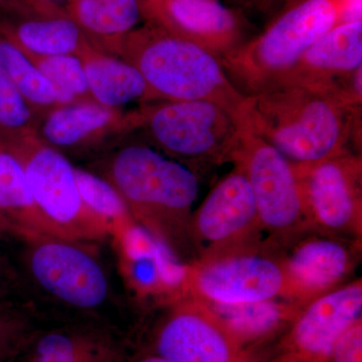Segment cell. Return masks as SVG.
I'll use <instances>...</instances> for the list:
<instances>
[{"instance_id": "6da1fadb", "label": "cell", "mask_w": 362, "mask_h": 362, "mask_svg": "<svg viewBox=\"0 0 362 362\" xmlns=\"http://www.w3.org/2000/svg\"><path fill=\"white\" fill-rule=\"evenodd\" d=\"M361 106L339 88L292 83L247 97L244 122L299 168L351 151L361 138Z\"/></svg>"}, {"instance_id": "7a4b0ae2", "label": "cell", "mask_w": 362, "mask_h": 362, "mask_svg": "<svg viewBox=\"0 0 362 362\" xmlns=\"http://www.w3.org/2000/svg\"><path fill=\"white\" fill-rule=\"evenodd\" d=\"M281 6L263 32L220 58L244 96L271 89L326 33L362 20V0H285Z\"/></svg>"}, {"instance_id": "3957f363", "label": "cell", "mask_w": 362, "mask_h": 362, "mask_svg": "<svg viewBox=\"0 0 362 362\" xmlns=\"http://www.w3.org/2000/svg\"><path fill=\"white\" fill-rule=\"evenodd\" d=\"M117 57L141 74L153 101L214 102L244 122L247 97L201 45L144 21L123 37Z\"/></svg>"}, {"instance_id": "277c9868", "label": "cell", "mask_w": 362, "mask_h": 362, "mask_svg": "<svg viewBox=\"0 0 362 362\" xmlns=\"http://www.w3.org/2000/svg\"><path fill=\"white\" fill-rule=\"evenodd\" d=\"M135 221L173 252L199 194L192 169L141 142L121 145L103 169Z\"/></svg>"}, {"instance_id": "5b68a950", "label": "cell", "mask_w": 362, "mask_h": 362, "mask_svg": "<svg viewBox=\"0 0 362 362\" xmlns=\"http://www.w3.org/2000/svg\"><path fill=\"white\" fill-rule=\"evenodd\" d=\"M134 112L131 136L178 160H230L244 129L238 117L204 100L152 101Z\"/></svg>"}, {"instance_id": "8992f818", "label": "cell", "mask_w": 362, "mask_h": 362, "mask_svg": "<svg viewBox=\"0 0 362 362\" xmlns=\"http://www.w3.org/2000/svg\"><path fill=\"white\" fill-rule=\"evenodd\" d=\"M1 148L18 159L37 206L71 240L99 242L113 235L111 223L86 206L78 192L75 168L66 156L37 136Z\"/></svg>"}, {"instance_id": "52a82bcc", "label": "cell", "mask_w": 362, "mask_h": 362, "mask_svg": "<svg viewBox=\"0 0 362 362\" xmlns=\"http://www.w3.org/2000/svg\"><path fill=\"white\" fill-rule=\"evenodd\" d=\"M18 239L25 244L30 276L49 296L78 309L98 308L107 301L106 272L86 242L42 235Z\"/></svg>"}, {"instance_id": "ba28073f", "label": "cell", "mask_w": 362, "mask_h": 362, "mask_svg": "<svg viewBox=\"0 0 362 362\" xmlns=\"http://www.w3.org/2000/svg\"><path fill=\"white\" fill-rule=\"evenodd\" d=\"M230 160L249 181L259 225L283 232L301 223L304 204L296 170L281 152L244 124Z\"/></svg>"}, {"instance_id": "9c48e42d", "label": "cell", "mask_w": 362, "mask_h": 362, "mask_svg": "<svg viewBox=\"0 0 362 362\" xmlns=\"http://www.w3.org/2000/svg\"><path fill=\"white\" fill-rule=\"evenodd\" d=\"M295 170L305 218L335 232L358 230L362 206L361 156L347 151Z\"/></svg>"}, {"instance_id": "30bf717a", "label": "cell", "mask_w": 362, "mask_h": 362, "mask_svg": "<svg viewBox=\"0 0 362 362\" xmlns=\"http://www.w3.org/2000/svg\"><path fill=\"white\" fill-rule=\"evenodd\" d=\"M362 318L361 281L307 304L269 362H329L335 342Z\"/></svg>"}, {"instance_id": "8fae6325", "label": "cell", "mask_w": 362, "mask_h": 362, "mask_svg": "<svg viewBox=\"0 0 362 362\" xmlns=\"http://www.w3.org/2000/svg\"><path fill=\"white\" fill-rule=\"evenodd\" d=\"M144 21L221 58L246 42L249 23L239 7L218 0H140Z\"/></svg>"}, {"instance_id": "7c38bea8", "label": "cell", "mask_w": 362, "mask_h": 362, "mask_svg": "<svg viewBox=\"0 0 362 362\" xmlns=\"http://www.w3.org/2000/svg\"><path fill=\"white\" fill-rule=\"evenodd\" d=\"M134 110L112 109L85 101L57 107L40 121L37 139L68 156L80 157L113 148L134 129Z\"/></svg>"}, {"instance_id": "4fadbf2b", "label": "cell", "mask_w": 362, "mask_h": 362, "mask_svg": "<svg viewBox=\"0 0 362 362\" xmlns=\"http://www.w3.org/2000/svg\"><path fill=\"white\" fill-rule=\"evenodd\" d=\"M192 284L206 303L238 305L284 296L283 266L258 255L235 254L207 259L192 273Z\"/></svg>"}, {"instance_id": "5bb4252c", "label": "cell", "mask_w": 362, "mask_h": 362, "mask_svg": "<svg viewBox=\"0 0 362 362\" xmlns=\"http://www.w3.org/2000/svg\"><path fill=\"white\" fill-rule=\"evenodd\" d=\"M159 356L175 362H232L243 346L202 300L180 305L157 339Z\"/></svg>"}, {"instance_id": "9a60e30c", "label": "cell", "mask_w": 362, "mask_h": 362, "mask_svg": "<svg viewBox=\"0 0 362 362\" xmlns=\"http://www.w3.org/2000/svg\"><path fill=\"white\" fill-rule=\"evenodd\" d=\"M361 76L362 20H359L342 23L326 33L300 57L276 86L295 83L339 88L361 98Z\"/></svg>"}, {"instance_id": "2e32d148", "label": "cell", "mask_w": 362, "mask_h": 362, "mask_svg": "<svg viewBox=\"0 0 362 362\" xmlns=\"http://www.w3.org/2000/svg\"><path fill=\"white\" fill-rule=\"evenodd\" d=\"M194 225L199 239L214 247L239 242L259 225L251 187L239 166L211 189L197 209Z\"/></svg>"}, {"instance_id": "e0dca14e", "label": "cell", "mask_w": 362, "mask_h": 362, "mask_svg": "<svg viewBox=\"0 0 362 362\" xmlns=\"http://www.w3.org/2000/svg\"><path fill=\"white\" fill-rule=\"evenodd\" d=\"M0 33L28 57L80 56L90 42L68 13L23 9L0 14Z\"/></svg>"}, {"instance_id": "ac0fdd59", "label": "cell", "mask_w": 362, "mask_h": 362, "mask_svg": "<svg viewBox=\"0 0 362 362\" xmlns=\"http://www.w3.org/2000/svg\"><path fill=\"white\" fill-rule=\"evenodd\" d=\"M284 297L302 304L310 303L332 291L350 269L346 247L331 240H310L296 247L283 265Z\"/></svg>"}, {"instance_id": "d6986e66", "label": "cell", "mask_w": 362, "mask_h": 362, "mask_svg": "<svg viewBox=\"0 0 362 362\" xmlns=\"http://www.w3.org/2000/svg\"><path fill=\"white\" fill-rule=\"evenodd\" d=\"M0 230L23 238L42 235L71 240L37 206L20 162L0 147Z\"/></svg>"}, {"instance_id": "ffe728a7", "label": "cell", "mask_w": 362, "mask_h": 362, "mask_svg": "<svg viewBox=\"0 0 362 362\" xmlns=\"http://www.w3.org/2000/svg\"><path fill=\"white\" fill-rule=\"evenodd\" d=\"M78 58L84 66L90 97L102 106L123 109L130 103L153 101L148 86L134 66L90 45Z\"/></svg>"}, {"instance_id": "44dd1931", "label": "cell", "mask_w": 362, "mask_h": 362, "mask_svg": "<svg viewBox=\"0 0 362 362\" xmlns=\"http://www.w3.org/2000/svg\"><path fill=\"white\" fill-rule=\"evenodd\" d=\"M66 11L90 44L114 56L143 20L140 0H68Z\"/></svg>"}, {"instance_id": "7402d4cb", "label": "cell", "mask_w": 362, "mask_h": 362, "mask_svg": "<svg viewBox=\"0 0 362 362\" xmlns=\"http://www.w3.org/2000/svg\"><path fill=\"white\" fill-rule=\"evenodd\" d=\"M206 304L243 347L268 337L287 321L294 320L300 312L274 300L238 305Z\"/></svg>"}, {"instance_id": "603a6c76", "label": "cell", "mask_w": 362, "mask_h": 362, "mask_svg": "<svg viewBox=\"0 0 362 362\" xmlns=\"http://www.w3.org/2000/svg\"><path fill=\"white\" fill-rule=\"evenodd\" d=\"M0 70L25 97L33 113L42 121L59 107L56 93L32 59L0 33Z\"/></svg>"}, {"instance_id": "cb8c5ba5", "label": "cell", "mask_w": 362, "mask_h": 362, "mask_svg": "<svg viewBox=\"0 0 362 362\" xmlns=\"http://www.w3.org/2000/svg\"><path fill=\"white\" fill-rule=\"evenodd\" d=\"M76 180L86 206L109 221L113 235L121 237L136 226L134 218L120 195L101 176L75 168Z\"/></svg>"}, {"instance_id": "d4e9b609", "label": "cell", "mask_w": 362, "mask_h": 362, "mask_svg": "<svg viewBox=\"0 0 362 362\" xmlns=\"http://www.w3.org/2000/svg\"><path fill=\"white\" fill-rule=\"evenodd\" d=\"M28 58L32 59L52 85L56 93L59 107L93 100L88 87L84 66L78 56L59 54Z\"/></svg>"}, {"instance_id": "484cf974", "label": "cell", "mask_w": 362, "mask_h": 362, "mask_svg": "<svg viewBox=\"0 0 362 362\" xmlns=\"http://www.w3.org/2000/svg\"><path fill=\"white\" fill-rule=\"evenodd\" d=\"M40 120L0 70V146L37 136Z\"/></svg>"}, {"instance_id": "4316f807", "label": "cell", "mask_w": 362, "mask_h": 362, "mask_svg": "<svg viewBox=\"0 0 362 362\" xmlns=\"http://www.w3.org/2000/svg\"><path fill=\"white\" fill-rule=\"evenodd\" d=\"M99 337L95 333L56 331L37 340L32 362H74Z\"/></svg>"}, {"instance_id": "83f0119b", "label": "cell", "mask_w": 362, "mask_h": 362, "mask_svg": "<svg viewBox=\"0 0 362 362\" xmlns=\"http://www.w3.org/2000/svg\"><path fill=\"white\" fill-rule=\"evenodd\" d=\"M30 326L13 303H0V362H13L30 340Z\"/></svg>"}, {"instance_id": "f1b7e54d", "label": "cell", "mask_w": 362, "mask_h": 362, "mask_svg": "<svg viewBox=\"0 0 362 362\" xmlns=\"http://www.w3.org/2000/svg\"><path fill=\"white\" fill-rule=\"evenodd\" d=\"M329 362H362V321L347 328L335 342Z\"/></svg>"}, {"instance_id": "f546056e", "label": "cell", "mask_w": 362, "mask_h": 362, "mask_svg": "<svg viewBox=\"0 0 362 362\" xmlns=\"http://www.w3.org/2000/svg\"><path fill=\"white\" fill-rule=\"evenodd\" d=\"M74 362H121V356L115 344L100 337Z\"/></svg>"}, {"instance_id": "4dcf8cb0", "label": "cell", "mask_w": 362, "mask_h": 362, "mask_svg": "<svg viewBox=\"0 0 362 362\" xmlns=\"http://www.w3.org/2000/svg\"><path fill=\"white\" fill-rule=\"evenodd\" d=\"M21 4L45 13H68V0H20Z\"/></svg>"}, {"instance_id": "1f68e13d", "label": "cell", "mask_w": 362, "mask_h": 362, "mask_svg": "<svg viewBox=\"0 0 362 362\" xmlns=\"http://www.w3.org/2000/svg\"><path fill=\"white\" fill-rule=\"evenodd\" d=\"M11 285H13V274L6 259L2 258L0 254V303H13L8 298Z\"/></svg>"}, {"instance_id": "d6a6232c", "label": "cell", "mask_w": 362, "mask_h": 362, "mask_svg": "<svg viewBox=\"0 0 362 362\" xmlns=\"http://www.w3.org/2000/svg\"><path fill=\"white\" fill-rule=\"evenodd\" d=\"M25 6L20 0H0V13H8Z\"/></svg>"}, {"instance_id": "836d02e7", "label": "cell", "mask_w": 362, "mask_h": 362, "mask_svg": "<svg viewBox=\"0 0 362 362\" xmlns=\"http://www.w3.org/2000/svg\"><path fill=\"white\" fill-rule=\"evenodd\" d=\"M228 1L233 4L235 7H239V8H242L243 6L256 4V0H228Z\"/></svg>"}, {"instance_id": "e575fe53", "label": "cell", "mask_w": 362, "mask_h": 362, "mask_svg": "<svg viewBox=\"0 0 362 362\" xmlns=\"http://www.w3.org/2000/svg\"><path fill=\"white\" fill-rule=\"evenodd\" d=\"M138 362H175L170 361V359L165 358V357L161 356H148L145 357V358L141 359Z\"/></svg>"}, {"instance_id": "d590c367", "label": "cell", "mask_w": 362, "mask_h": 362, "mask_svg": "<svg viewBox=\"0 0 362 362\" xmlns=\"http://www.w3.org/2000/svg\"><path fill=\"white\" fill-rule=\"evenodd\" d=\"M274 4H277V0H256V4L265 8H269Z\"/></svg>"}, {"instance_id": "8d00e7d4", "label": "cell", "mask_w": 362, "mask_h": 362, "mask_svg": "<svg viewBox=\"0 0 362 362\" xmlns=\"http://www.w3.org/2000/svg\"><path fill=\"white\" fill-rule=\"evenodd\" d=\"M232 362H251V361H250V359L247 358V357H246L244 354H242L239 357H238L237 359H235V361Z\"/></svg>"}, {"instance_id": "74e56055", "label": "cell", "mask_w": 362, "mask_h": 362, "mask_svg": "<svg viewBox=\"0 0 362 362\" xmlns=\"http://www.w3.org/2000/svg\"><path fill=\"white\" fill-rule=\"evenodd\" d=\"M284 1H285V0H277V4H282L283 2H284Z\"/></svg>"}, {"instance_id": "f35d334b", "label": "cell", "mask_w": 362, "mask_h": 362, "mask_svg": "<svg viewBox=\"0 0 362 362\" xmlns=\"http://www.w3.org/2000/svg\"><path fill=\"white\" fill-rule=\"evenodd\" d=\"M4 235V232H2V230H0V238H1V237H2V235Z\"/></svg>"}]
</instances>
